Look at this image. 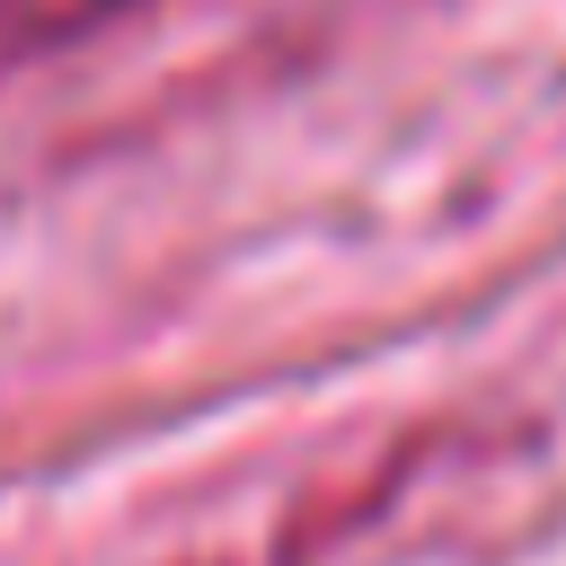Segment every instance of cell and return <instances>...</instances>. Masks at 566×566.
<instances>
[{
    "label": "cell",
    "instance_id": "1",
    "mask_svg": "<svg viewBox=\"0 0 566 566\" xmlns=\"http://www.w3.org/2000/svg\"><path fill=\"white\" fill-rule=\"evenodd\" d=\"M115 9H133V0H0V44H62Z\"/></svg>",
    "mask_w": 566,
    "mask_h": 566
}]
</instances>
